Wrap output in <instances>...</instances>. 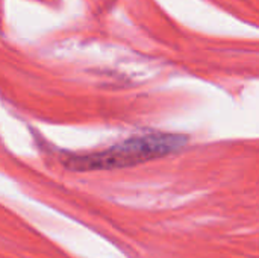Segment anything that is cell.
Returning a JSON list of instances; mask_svg holds the SVG:
<instances>
[{
  "label": "cell",
  "instance_id": "1",
  "mask_svg": "<svg viewBox=\"0 0 259 258\" xmlns=\"http://www.w3.org/2000/svg\"><path fill=\"white\" fill-rule=\"evenodd\" d=\"M184 141L185 138L171 134L143 135L121 141L120 144H115L102 152L71 157L70 160H67L65 164L68 169L76 172L129 167L178 151L184 144Z\"/></svg>",
  "mask_w": 259,
  "mask_h": 258
}]
</instances>
